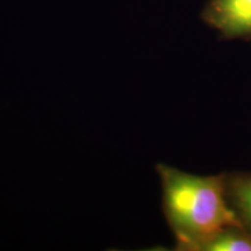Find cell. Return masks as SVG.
Returning a JSON list of instances; mask_svg holds the SVG:
<instances>
[{
    "instance_id": "7a4b0ae2",
    "label": "cell",
    "mask_w": 251,
    "mask_h": 251,
    "mask_svg": "<svg viewBox=\"0 0 251 251\" xmlns=\"http://www.w3.org/2000/svg\"><path fill=\"white\" fill-rule=\"evenodd\" d=\"M200 18L221 40L251 41V0H208Z\"/></svg>"
},
{
    "instance_id": "6da1fadb",
    "label": "cell",
    "mask_w": 251,
    "mask_h": 251,
    "mask_svg": "<svg viewBox=\"0 0 251 251\" xmlns=\"http://www.w3.org/2000/svg\"><path fill=\"white\" fill-rule=\"evenodd\" d=\"M162 186V211L176 250L200 251L222 229L242 226L229 205L226 172L197 176L166 164L156 165Z\"/></svg>"
},
{
    "instance_id": "3957f363",
    "label": "cell",
    "mask_w": 251,
    "mask_h": 251,
    "mask_svg": "<svg viewBox=\"0 0 251 251\" xmlns=\"http://www.w3.org/2000/svg\"><path fill=\"white\" fill-rule=\"evenodd\" d=\"M226 192L238 221L251 234V172H226Z\"/></svg>"
},
{
    "instance_id": "277c9868",
    "label": "cell",
    "mask_w": 251,
    "mask_h": 251,
    "mask_svg": "<svg viewBox=\"0 0 251 251\" xmlns=\"http://www.w3.org/2000/svg\"><path fill=\"white\" fill-rule=\"evenodd\" d=\"M200 251H251V234L242 226H230L209 238Z\"/></svg>"
}]
</instances>
